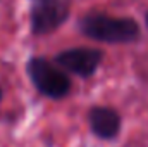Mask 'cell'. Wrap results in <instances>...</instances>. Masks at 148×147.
I'll return each mask as SVG.
<instances>
[{"label":"cell","mask_w":148,"mask_h":147,"mask_svg":"<svg viewBox=\"0 0 148 147\" xmlns=\"http://www.w3.org/2000/svg\"><path fill=\"white\" fill-rule=\"evenodd\" d=\"M86 37L109 43L133 42L140 35L136 21L129 17H112L107 14H88L79 23Z\"/></svg>","instance_id":"1"},{"label":"cell","mask_w":148,"mask_h":147,"mask_svg":"<svg viewBox=\"0 0 148 147\" xmlns=\"http://www.w3.org/2000/svg\"><path fill=\"white\" fill-rule=\"evenodd\" d=\"M28 74L38 88V92L47 97L62 99L71 90V80L67 78V74L62 73L57 66L50 64L47 59H31L28 62Z\"/></svg>","instance_id":"2"},{"label":"cell","mask_w":148,"mask_h":147,"mask_svg":"<svg viewBox=\"0 0 148 147\" xmlns=\"http://www.w3.org/2000/svg\"><path fill=\"white\" fill-rule=\"evenodd\" d=\"M71 0H38L31 10V28L35 35L55 31L69 16Z\"/></svg>","instance_id":"3"},{"label":"cell","mask_w":148,"mask_h":147,"mask_svg":"<svg viewBox=\"0 0 148 147\" xmlns=\"http://www.w3.org/2000/svg\"><path fill=\"white\" fill-rule=\"evenodd\" d=\"M103 54L97 49H71L64 50L55 57V62L60 64L64 69L74 74H79L83 78H88L97 71Z\"/></svg>","instance_id":"4"},{"label":"cell","mask_w":148,"mask_h":147,"mask_svg":"<svg viewBox=\"0 0 148 147\" xmlns=\"http://www.w3.org/2000/svg\"><path fill=\"white\" fill-rule=\"evenodd\" d=\"M90 126L100 139H114L121 128V118L110 107H93L90 111Z\"/></svg>","instance_id":"5"},{"label":"cell","mask_w":148,"mask_h":147,"mask_svg":"<svg viewBox=\"0 0 148 147\" xmlns=\"http://www.w3.org/2000/svg\"><path fill=\"white\" fill-rule=\"evenodd\" d=\"M0 101H2V90H0Z\"/></svg>","instance_id":"6"},{"label":"cell","mask_w":148,"mask_h":147,"mask_svg":"<svg viewBox=\"0 0 148 147\" xmlns=\"http://www.w3.org/2000/svg\"><path fill=\"white\" fill-rule=\"evenodd\" d=\"M147 24H148V14H147Z\"/></svg>","instance_id":"7"}]
</instances>
